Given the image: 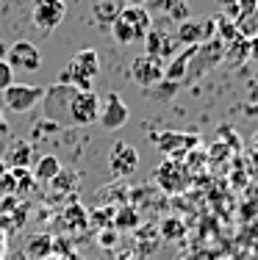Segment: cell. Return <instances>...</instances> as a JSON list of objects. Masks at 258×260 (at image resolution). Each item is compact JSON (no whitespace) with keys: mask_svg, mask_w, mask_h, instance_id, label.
Masks as SVG:
<instances>
[{"mask_svg":"<svg viewBox=\"0 0 258 260\" xmlns=\"http://www.w3.org/2000/svg\"><path fill=\"white\" fill-rule=\"evenodd\" d=\"M97 75H100V55H97V50L86 47V50H78L70 58V64L61 70L59 83L75 86L81 91H92V83H95Z\"/></svg>","mask_w":258,"mask_h":260,"instance_id":"6da1fadb","label":"cell"},{"mask_svg":"<svg viewBox=\"0 0 258 260\" xmlns=\"http://www.w3.org/2000/svg\"><path fill=\"white\" fill-rule=\"evenodd\" d=\"M222 58H225V42L219 39V36L203 42V45H197L192 61H189V70H186V78H183V80H189V83H192V80L203 78L208 70H214V67H217Z\"/></svg>","mask_w":258,"mask_h":260,"instance_id":"7a4b0ae2","label":"cell"},{"mask_svg":"<svg viewBox=\"0 0 258 260\" xmlns=\"http://www.w3.org/2000/svg\"><path fill=\"white\" fill-rule=\"evenodd\" d=\"M67 17L64 0H31V20L42 34L56 30Z\"/></svg>","mask_w":258,"mask_h":260,"instance_id":"3957f363","label":"cell"},{"mask_svg":"<svg viewBox=\"0 0 258 260\" xmlns=\"http://www.w3.org/2000/svg\"><path fill=\"white\" fill-rule=\"evenodd\" d=\"M42 97H45V89H42V86L17 83V80L3 91V103H6V108H11L14 114H28L31 108H36V105L42 103Z\"/></svg>","mask_w":258,"mask_h":260,"instance_id":"277c9868","label":"cell"},{"mask_svg":"<svg viewBox=\"0 0 258 260\" xmlns=\"http://www.w3.org/2000/svg\"><path fill=\"white\" fill-rule=\"evenodd\" d=\"M67 116H70V125H92V122H97V116H100V97L95 91L75 89L70 97Z\"/></svg>","mask_w":258,"mask_h":260,"instance_id":"5b68a950","label":"cell"},{"mask_svg":"<svg viewBox=\"0 0 258 260\" xmlns=\"http://www.w3.org/2000/svg\"><path fill=\"white\" fill-rule=\"evenodd\" d=\"M131 78H133V83L142 86V89H153L156 83L164 80V61L156 58V55H150V53L136 55V58L131 61Z\"/></svg>","mask_w":258,"mask_h":260,"instance_id":"8992f818","label":"cell"},{"mask_svg":"<svg viewBox=\"0 0 258 260\" xmlns=\"http://www.w3.org/2000/svg\"><path fill=\"white\" fill-rule=\"evenodd\" d=\"M6 61L11 64V70H22V72H34L42 67V53L34 42L28 39H17L14 45L6 50Z\"/></svg>","mask_w":258,"mask_h":260,"instance_id":"52a82bcc","label":"cell"},{"mask_svg":"<svg viewBox=\"0 0 258 260\" xmlns=\"http://www.w3.org/2000/svg\"><path fill=\"white\" fill-rule=\"evenodd\" d=\"M108 169H111L114 177H128L139 169V152L133 144L128 141H117L108 152Z\"/></svg>","mask_w":258,"mask_h":260,"instance_id":"ba28073f","label":"cell"},{"mask_svg":"<svg viewBox=\"0 0 258 260\" xmlns=\"http://www.w3.org/2000/svg\"><path fill=\"white\" fill-rule=\"evenodd\" d=\"M128 116H131V111H128L125 100H122L117 91H108L106 100L100 103V127L103 130H120L122 125L128 122Z\"/></svg>","mask_w":258,"mask_h":260,"instance_id":"9c48e42d","label":"cell"},{"mask_svg":"<svg viewBox=\"0 0 258 260\" xmlns=\"http://www.w3.org/2000/svg\"><path fill=\"white\" fill-rule=\"evenodd\" d=\"M145 47H147V53H150V55H156V58L164 61L167 55L175 53L178 39H175V34H167V30L150 28V30H147V36H145Z\"/></svg>","mask_w":258,"mask_h":260,"instance_id":"30bf717a","label":"cell"},{"mask_svg":"<svg viewBox=\"0 0 258 260\" xmlns=\"http://www.w3.org/2000/svg\"><path fill=\"white\" fill-rule=\"evenodd\" d=\"M0 158H3L6 169H28L31 160H34V147L22 139H14L9 144V152H3Z\"/></svg>","mask_w":258,"mask_h":260,"instance_id":"8fae6325","label":"cell"},{"mask_svg":"<svg viewBox=\"0 0 258 260\" xmlns=\"http://www.w3.org/2000/svg\"><path fill=\"white\" fill-rule=\"evenodd\" d=\"M194 50H197V45H186L178 55H172V61L167 67H164V80H172V83H181L183 78H186V70H189V61H192Z\"/></svg>","mask_w":258,"mask_h":260,"instance_id":"7c38bea8","label":"cell"},{"mask_svg":"<svg viewBox=\"0 0 258 260\" xmlns=\"http://www.w3.org/2000/svg\"><path fill=\"white\" fill-rule=\"evenodd\" d=\"M111 36H114L117 45H136V42H145L142 30L133 25V22L128 20V17L122 14V11L117 14V20L111 22Z\"/></svg>","mask_w":258,"mask_h":260,"instance_id":"4fadbf2b","label":"cell"},{"mask_svg":"<svg viewBox=\"0 0 258 260\" xmlns=\"http://www.w3.org/2000/svg\"><path fill=\"white\" fill-rule=\"evenodd\" d=\"M158 150L161 152H169V155H183L189 147L197 144V136H181V133H164L156 139Z\"/></svg>","mask_w":258,"mask_h":260,"instance_id":"5bb4252c","label":"cell"},{"mask_svg":"<svg viewBox=\"0 0 258 260\" xmlns=\"http://www.w3.org/2000/svg\"><path fill=\"white\" fill-rule=\"evenodd\" d=\"M147 3L156 11L167 14V20H172V22H181V20H189V17H192L186 0H147Z\"/></svg>","mask_w":258,"mask_h":260,"instance_id":"9a60e30c","label":"cell"},{"mask_svg":"<svg viewBox=\"0 0 258 260\" xmlns=\"http://www.w3.org/2000/svg\"><path fill=\"white\" fill-rule=\"evenodd\" d=\"M120 11H122L120 0H92V17L103 25H111Z\"/></svg>","mask_w":258,"mask_h":260,"instance_id":"2e32d148","label":"cell"},{"mask_svg":"<svg viewBox=\"0 0 258 260\" xmlns=\"http://www.w3.org/2000/svg\"><path fill=\"white\" fill-rule=\"evenodd\" d=\"M59 172H61V160L56 155H42L39 160H36V166H34V177L39 183H50Z\"/></svg>","mask_w":258,"mask_h":260,"instance_id":"e0dca14e","label":"cell"},{"mask_svg":"<svg viewBox=\"0 0 258 260\" xmlns=\"http://www.w3.org/2000/svg\"><path fill=\"white\" fill-rule=\"evenodd\" d=\"M161 235H164V241H181L183 238V221L181 219H164V224H161Z\"/></svg>","mask_w":258,"mask_h":260,"instance_id":"ac0fdd59","label":"cell"},{"mask_svg":"<svg viewBox=\"0 0 258 260\" xmlns=\"http://www.w3.org/2000/svg\"><path fill=\"white\" fill-rule=\"evenodd\" d=\"M136 210H133V208H122L120 210V213H117V221H114V224L117 227H120V230H131V227H136Z\"/></svg>","mask_w":258,"mask_h":260,"instance_id":"d6986e66","label":"cell"},{"mask_svg":"<svg viewBox=\"0 0 258 260\" xmlns=\"http://www.w3.org/2000/svg\"><path fill=\"white\" fill-rule=\"evenodd\" d=\"M153 97H161V100H167V97H172L178 91V83H172V80H161V83H156L153 89H147Z\"/></svg>","mask_w":258,"mask_h":260,"instance_id":"ffe728a7","label":"cell"},{"mask_svg":"<svg viewBox=\"0 0 258 260\" xmlns=\"http://www.w3.org/2000/svg\"><path fill=\"white\" fill-rule=\"evenodd\" d=\"M11 83H14V70L6 58H0V91H6Z\"/></svg>","mask_w":258,"mask_h":260,"instance_id":"44dd1931","label":"cell"},{"mask_svg":"<svg viewBox=\"0 0 258 260\" xmlns=\"http://www.w3.org/2000/svg\"><path fill=\"white\" fill-rule=\"evenodd\" d=\"M236 9H239V22H244L247 17H253V14H255L258 0H236Z\"/></svg>","mask_w":258,"mask_h":260,"instance_id":"7402d4cb","label":"cell"},{"mask_svg":"<svg viewBox=\"0 0 258 260\" xmlns=\"http://www.w3.org/2000/svg\"><path fill=\"white\" fill-rule=\"evenodd\" d=\"M0 194H14L17 197V180H14V175H11L9 169L0 175Z\"/></svg>","mask_w":258,"mask_h":260,"instance_id":"603a6c76","label":"cell"},{"mask_svg":"<svg viewBox=\"0 0 258 260\" xmlns=\"http://www.w3.org/2000/svg\"><path fill=\"white\" fill-rule=\"evenodd\" d=\"M34 241H36V244H31L28 249H31V252L36 249V255H42V252H47V249H50V238H45V235H36Z\"/></svg>","mask_w":258,"mask_h":260,"instance_id":"cb8c5ba5","label":"cell"},{"mask_svg":"<svg viewBox=\"0 0 258 260\" xmlns=\"http://www.w3.org/2000/svg\"><path fill=\"white\" fill-rule=\"evenodd\" d=\"M247 58L258 61V34H255V36H250V39H247Z\"/></svg>","mask_w":258,"mask_h":260,"instance_id":"d4e9b609","label":"cell"},{"mask_svg":"<svg viewBox=\"0 0 258 260\" xmlns=\"http://www.w3.org/2000/svg\"><path fill=\"white\" fill-rule=\"evenodd\" d=\"M100 244H103V246H114V233L106 230V233L100 235Z\"/></svg>","mask_w":258,"mask_h":260,"instance_id":"484cf974","label":"cell"},{"mask_svg":"<svg viewBox=\"0 0 258 260\" xmlns=\"http://www.w3.org/2000/svg\"><path fill=\"white\" fill-rule=\"evenodd\" d=\"M244 116H258V103L247 105V108H244Z\"/></svg>","mask_w":258,"mask_h":260,"instance_id":"4316f807","label":"cell"},{"mask_svg":"<svg viewBox=\"0 0 258 260\" xmlns=\"http://www.w3.org/2000/svg\"><path fill=\"white\" fill-rule=\"evenodd\" d=\"M122 3H125V6H145L147 0H122Z\"/></svg>","mask_w":258,"mask_h":260,"instance_id":"83f0119b","label":"cell"},{"mask_svg":"<svg viewBox=\"0 0 258 260\" xmlns=\"http://www.w3.org/2000/svg\"><path fill=\"white\" fill-rule=\"evenodd\" d=\"M3 172H6V164H3V158H0V175H3Z\"/></svg>","mask_w":258,"mask_h":260,"instance_id":"f1b7e54d","label":"cell"},{"mask_svg":"<svg viewBox=\"0 0 258 260\" xmlns=\"http://www.w3.org/2000/svg\"><path fill=\"white\" fill-rule=\"evenodd\" d=\"M0 130H3V111H0Z\"/></svg>","mask_w":258,"mask_h":260,"instance_id":"f546056e","label":"cell"}]
</instances>
